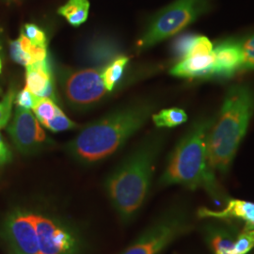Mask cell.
<instances>
[{"mask_svg":"<svg viewBox=\"0 0 254 254\" xmlns=\"http://www.w3.org/2000/svg\"><path fill=\"white\" fill-rule=\"evenodd\" d=\"M155 108V101L150 98L124 104L82 127L77 136L65 145V151L84 166L100 163L116 154L144 127Z\"/></svg>","mask_w":254,"mask_h":254,"instance_id":"6da1fadb","label":"cell"},{"mask_svg":"<svg viewBox=\"0 0 254 254\" xmlns=\"http://www.w3.org/2000/svg\"><path fill=\"white\" fill-rule=\"evenodd\" d=\"M165 141L163 131L148 134L106 178L105 190L123 223L132 221L143 206Z\"/></svg>","mask_w":254,"mask_h":254,"instance_id":"7a4b0ae2","label":"cell"},{"mask_svg":"<svg viewBox=\"0 0 254 254\" xmlns=\"http://www.w3.org/2000/svg\"><path fill=\"white\" fill-rule=\"evenodd\" d=\"M214 116H202L191 124L169 155L159 187L181 186L190 190H202L216 201H227L211 168L207 136Z\"/></svg>","mask_w":254,"mask_h":254,"instance_id":"3957f363","label":"cell"},{"mask_svg":"<svg viewBox=\"0 0 254 254\" xmlns=\"http://www.w3.org/2000/svg\"><path fill=\"white\" fill-rule=\"evenodd\" d=\"M254 114V85L230 87L207 136L209 164L215 173L222 176L229 173Z\"/></svg>","mask_w":254,"mask_h":254,"instance_id":"277c9868","label":"cell"},{"mask_svg":"<svg viewBox=\"0 0 254 254\" xmlns=\"http://www.w3.org/2000/svg\"><path fill=\"white\" fill-rule=\"evenodd\" d=\"M216 0H173L154 12L136 40L137 52L148 50L165 40L179 34L215 9Z\"/></svg>","mask_w":254,"mask_h":254,"instance_id":"5b68a950","label":"cell"},{"mask_svg":"<svg viewBox=\"0 0 254 254\" xmlns=\"http://www.w3.org/2000/svg\"><path fill=\"white\" fill-rule=\"evenodd\" d=\"M193 229L190 209L183 204H175L165 210L120 254H161Z\"/></svg>","mask_w":254,"mask_h":254,"instance_id":"8992f818","label":"cell"},{"mask_svg":"<svg viewBox=\"0 0 254 254\" xmlns=\"http://www.w3.org/2000/svg\"><path fill=\"white\" fill-rule=\"evenodd\" d=\"M102 73V70L95 68L59 66L56 78L65 103L78 112H87L98 106L109 92L105 87Z\"/></svg>","mask_w":254,"mask_h":254,"instance_id":"52a82bcc","label":"cell"},{"mask_svg":"<svg viewBox=\"0 0 254 254\" xmlns=\"http://www.w3.org/2000/svg\"><path fill=\"white\" fill-rule=\"evenodd\" d=\"M40 254H82L80 234L64 218L49 212L32 209Z\"/></svg>","mask_w":254,"mask_h":254,"instance_id":"ba28073f","label":"cell"},{"mask_svg":"<svg viewBox=\"0 0 254 254\" xmlns=\"http://www.w3.org/2000/svg\"><path fill=\"white\" fill-rule=\"evenodd\" d=\"M0 237L9 254H40L32 209L9 211L1 224Z\"/></svg>","mask_w":254,"mask_h":254,"instance_id":"9c48e42d","label":"cell"},{"mask_svg":"<svg viewBox=\"0 0 254 254\" xmlns=\"http://www.w3.org/2000/svg\"><path fill=\"white\" fill-rule=\"evenodd\" d=\"M7 130L13 145L24 155L42 153L53 144L38 119L29 109L17 107Z\"/></svg>","mask_w":254,"mask_h":254,"instance_id":"30bf717a","label":"cell"},{"mask_svg":"<svg viewBox=\"0 0 254 254\" xmlns=\"http://www.w3.org/2000/svg\"><path fill=\"white\" fill-rule=\"evenodd\" d=\"M123 49L117 39L106 34H97L87 39L79 48L81 67L95 68L104 71L121 56Z\"/></svg>","mask_w":254,"mask_h":254,"instance_id":"8fae6325","label":"cell"},{"mask_svg":"<svg viewBox=\"0 0 254 254\" xmlns=\"http://www.w3.org/2000/svg\"><path fill=\"white\" fill-rule=\"evenodd\" d=\"M215 69L213 79H228L241 71L244 63L243 40L230 38L213 48Z\"/></svg>","mask_w":254,"mask_h":254,"instance_id":"7c38bea8","label":"cell"},{"mask_svg":"<svg viewBox=\"0 0 254 254\" xmlns=\"http://www.w3.org/2000/svg\"><path fill=\"white\" fill-rule=\"evenodd\" d=\"M197 216L199 218L217 220H239L244 224L243 229L254 230V201L229 198L224 208L214 210L200 207L197 211Z\"/></svg>","mask_w":254,"mask_h":254,"instance_id":"4fadbf2b","label":"cell"},{"mask_svg":"<svg viewBox=\"0 0 254 254\" xmlns=\"http://www.w3.org/2000/svg\"><path fill=\"white\" fill-rule=\"evenodd\" d=\"M215 57L213 52L205 56L189 57L179 61L170 70V73L186 79H213Z\"/></svg>","mask_w":254,"mask_h":254,"instance_id":"5bb4252c","label":"cell"},{"mask_svg":"<svg viewBox=\"0 0 254 254\" xmlns=\"http://www.w3.org/2000/svg\"><path fill=\"white\" fill-rule=\"evenodd\" d=\"M26 88L37 97H41L46 88L54 84V75L49 60L26 67Z\"/></svg>","mask_w":254,"mask_h":254,"instance_id":"9a60e30c","label":"cell"},{"mask_svg":"<svg viewBox=\"0 0 254 254\" xmlns=\"http://www.w3.org/2000/svg\"><path fill=\"white\" fill-rule=\"evenodd\" d=\"M236 236L232 230L211 226L206 231V239L214 254H234Z\"/></svg>","mask_w":254,"mask_h":254,"instance_id":"2e32d148","label":"cell"},{"mask_svg":"<svg viewBox=\"0 0 254 254\" xmlns=\"http://www.w3.org/2000/svg\"><path fill=\"white\" fill-rule=\"evenodd\" d=\"M89 0H68L64 6L58 9V13L68 21L73 27H79L89 16Z\"/></svg>","mask_w":254,"mask_h":254,"instance_id":"e0dca14e","label":"cell"},{"mask_svg":"<svg viewBox=\"0 0 254 254\" xmlns=\"http://www.w3.org/2000/svg\"><path fill=\"white\" fill-rule=\"evenodd\" d=\"M129 57L126 55L121 56L117 60H115L111 64L103 71L102 77L107 90L111 92L116 88L121 80L124 77L126 72V68L129 64Z\"/></svg>","mask_w":254,"mask_h":254,"instance_id":"ac0fdd59","label":"cell"},{"mask_svg":"<svg viewBox=\"0 0 254 254\" xmlns=\"http://www.w3.org/2000/svg\"><path fill=\"white\" fill-rule=\"evenodd\" d=\"M155 127L161 128H173L179 127L188 121V114L184 109L178 108L162 109L152 115Z\"/></svg>","mask_w":254,"mask_h":254,"instance_id":"d6986e66","label":"cell"},{"mask_svg":"<svg viewBox=\"0 0 254 254\" xmlns=\"http://www.w3.org/2000/svg\"><path fill=\"white\" fill-rule=\"evenodd\" d=\"M59 106L51 99L48 98H40L38 97L37 102L33 107V112L35 117L38 119L40 124L46 123L54 118L57 113L60 111Z\"/></svg>","mask_w":254,"mask_h":254,"instance_id":"ffe728a7","label":"cell"},{"mask_svg":"<svg viewBox=\"0 0 254 254\" xmlns=\"http://www.w3.org/2000/svg\"><path fill=\"white\" fill-rule=\"evenodd\" d=\"M42 126L46 127V129L57 133L78 128V125L68 118L62 109H60L54 118L47 121L46 123H43Z\"/></svg>","mask_w":254,"mask_h":254,"instance_id":"44dd1931","label":"cell"},{"mask_svg":"<svg viewBox=\"0 0 254 254\" xmlns=\"http://www.w3.org/2000/svg\"><path fill=\"white\" fill-rule=\"evenodd\" d=\"M198 34H184L178 37L173 45V53L176 59L182 61L186 59L190 52L191 46L195 40V38Z\"/></svg>","mask_w":254,"mask_h":254,"instance_id":"7402d4cb","label":"cell"},{"mask_svg":"<svg viewBox=\"0 0 254 254\" xmlns=\"http://www.w3.org/2000/svg\"><path fill=\"white\" fill-rule=\"evenodd\" d=\"M254 248V230L243 229L236 236L234 254H248Z\"/></svg>","mask_w":254,"mask_h":254,"instance_id":"603a6c76","label":"cell"},{"mask_svg":"<svg viewBox=\"0 0 254 254\" xmlns=\"http://www.w3.org/2000/svg\"><path fill=\"white\" fill-rule=\"evenodd\" d=\"M16 93L17 92L14 88H9L3 100L0 103V129L4 128L9 123Z\"/></svg>","mask_w":254,"mask_h":254,"instance_id":"cb8c5ba5","label":"cell"},{"mask_svg":"<svg viewBox=\"0 0 254 254\" xmlns=\"http://www.w3.org/2000/svg\"><path fill=\"white\" fill-rule=\"evenodd\" d=\"M27 39L31 41L32 44L37 46H48V39L46 32L35 24H26L21 30Z\"/></svg>","mask_w":254,"mask_h":254,"instance_id":"d4e9b609","label":"cell"},{"mask_svg":"<svg viewBox=\"0 0 254 254\" xmlns=\"http://www.w3.org/2000/svg\"><path fill=\"white\" fill-rule=\"evenodd\" d=\"M213 45L207 37L197 35L191 46L190 52L187 58L211 54L213 52Z\"/></svg>","mask_w":254,"mask_h":254,"instance_id":"484cf974","label":"cell"},{"mask_svg":"<svg viewBox=\"0 0 254 254\" xmlns=\"http://www.w3.org/2000/svg\"><path fill=\"white\" fill-rule=\"evenodd\" d=\"M244 63L241 72L254 70V34L243 40Z\"/></svg>","mask_w":254,"mask_h":254,"instance_id":"4316f807","label":"cell"},{"mask_svg":"<svg viewBox=\"0 0 254 254\" xmlns=\"http://www.w3.org/2000/svg\"><path fill=\"white\" fill-rule=\"evenodd\" d=\"M9 53L11 59L16 63V64L24 65V66H28L32 64V60L31 57L29 56L28 53L25 52L22 47L20 46L18 39L15 41L10 42L9 45Z\"/></svg>","mask_w":254,"mask_h":254,"instance_id":"83f0119b","label":"cell"},{"mask_svg":"<svg viewBox=\"0 0 254 254\" xmlns=\"http://www.w3.org/2000/svg\"><path fill=\"white\" fill-rule=\"evenodd\" d=\"M37 97L31 91H28L27 88L16 93L14 103L18 108L25 109H32L37 102Z\"/></svg>","mask_w":254,"mask_h":254,"instance_id":"f1b7e54d","label":"cell"},{"mask_svg":"<svg viewBox=\"0 0 254 254\" xmlns=\"http://www.w3.org/2000/svg\"><path fill=\"white\" fill-rule=\"evenodd\" d=\"M12 159V154L9 145L0 134V168L9 163Z\"/></svg>","mask_w":254,"mask_h":254,"instance_id":"f546056e","label":"cell"},{"mask_svg":"<svg viewBox=\"0 0 254 254\" xmlns=\"http://www.w3.org/2000/svg\"><path fill=\"white\" fill-rule=\"evenodd\" d=\"M2 71V62H1V59H0V73Z\"/></svg>","mask_w":254,"mask_h":254,"instance_id":"4dcf8cb0","label":"cell"},{"mask_svg":"<svg viewBox=\"0 0 254 254\" xmlns=\"http://www.w3.org/2000/svg\"><path fill=\"white\" fill-rule=\"evenodd\" d=\"M7 1H11V0H7Z\"/></svg>","mask_w":254,"mask_h":254,"instance_id":"1f68e13d","label":"cell"}]
</instances>
